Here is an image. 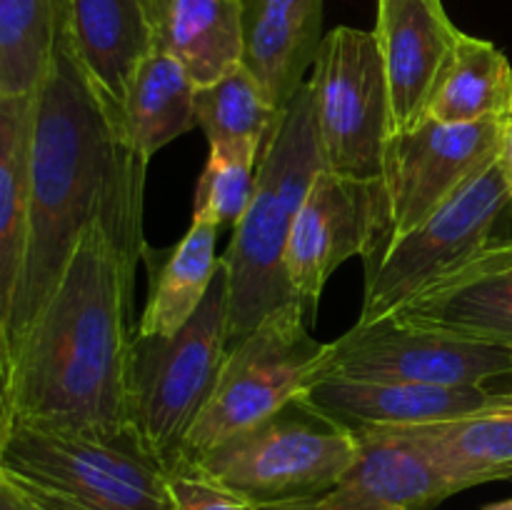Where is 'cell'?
<instances>
[{
  "instance_id": "23",
  "label": "cell",
  "mask_w": 512,
  "mask_h": 510,
  "mask_svg": "<svg viewBox=\"0 0 512 510\" xmlns=\"http://www.w3.org/2000/svg\"><path fill=\"white\" fill-rule=\"evenodd\" d=\"M195 93L198 85L173 55L153 50L140 63L125 98L123 123L145 163L198 125Z\"/></svg>"
},
{
  "instance_id": "28",
  "label": "cell",
  "mask_w": 512,
  "mask_h": 510,
  "mask_svg": "<svg viewBox=\"0 0 512 510\" xmlns=\"http://www.w3.org/2000/svg\"><path fill=\"white\" fill-rule=\"evenodd\" d=\"M168 490L173 510H260L190 463L170 465Z\"/></svg>"
},
{
  "instance_id": "31",
  "label": "cell",
  "mask_w": 512,
  "mask_h": 510,
  "mask_svg": "<svg viewBox=\"0 0 512 510\" xmlns=\"http://www.w3.org/2000/svg\"><path fill=\"white\" fill-rule=\"evenodd\" d=\"M0 510H23L18 500H15V495L3 483H0Z\"/></svg>"
},
{
  "instance_id": "16",
  "label": "cell",
  "mask_w": 512,
  "mask_h": 510,
  "mask_svg": "<svg viewBox=\"0 0 512 510\" xmlns=\"http://www.w3.org/2000/svg\"><path fill=\"white\" fill-rule=\"evenodd\" d=\"M390 318L512 348V238H500Z\"/></svg>"
},
{
  "instance_id": "17",
  "label": "cell",
  "mask_w": 512,
  "mask_h": 510,
  "mask_svg": "<svg viewBox=\"0 0 512 510\" xmlns=\"http://www.w3.org/2000/svg\"><path fill=\"white\" fill-rule=\"evenodd\" d=\"M63 33L105 108L123 123L135 70L155 50L145 0H63Z\"/></svg>"
},
{
  "instance_id": "12",
  "label": "cell",
  "mask_w": 512,
  "mask_h": 510,
  "mask_svg": "<svg viewBox=\"0 0 512 510\" xmlns=\"http://www.w3.org/2000/svg\"><path fill=\"white\" fill-rule=\"evenodd\" d=\"M380 235L378 183L320 170L293 220L285 275L293 300L313 325L330 275L355 255H368Z\"/></svg>"
},
{
  "instance_id": "5",
  "label": "cell",
  "mask_w": 512,
  "mask_h": 510,
  "mask_svg": "<svg viewBox=\"0 0 512 510\" xmlns=\"http://www.w3.org/2000/svg\"><path fill=\"white\" fill-rule=\"evenodd\" d=\"M358 448L353 430L298 395L190 465L260 510H280L328 493Z\"/></svg>"
},
{
  "instance_id": "8",
  "label": "cell",
  "mask_w": 512,
  "mask_h": 510,
  "mask_svg": "<svg viewBox=\"0 0 512 510\" xmlns=\"http://www.w3.org/2000/svg\"><path fill=\"white\" fill-rule=\"evenodd\" d=\"M512 210V190L495 160L463 193L418 230L365 258V295L358 325L378 323L435 288L498 243Z\"/></svg>"
},
{
  "instance_id": "11",
  "label": "cell",
  "mask_w": 512,
  "mask_h": 510,
  "mask_svg": "<svg viewBox=\"0 0 512 510\" xmlns=\"http://www.w3.org/2000/svg\"><path fill=\"white\" fill-rule=\"evenodd\" d=\"M328 373L428 385H485L512 375V348L383 318L370 325L355 323L328 343L318 375Z\"/></svg>"
},
{
  "instance_id": "26",
  "label": "cell",
  "mask_w": 512,
  "mask_h": 510,
  "mask_svg": "<svg viewBox=\"0 0 512 510\" xmlns=\"http://www.w3.org/2000/svg\"><path fill=\"white\" fill-rule=\"evenodd\" d=\"M63 35V0H0V98L33 95Z\"/></svg>"
},
{
  "instance_id": "20",
  "label": "cell",
  "mask_w": 512,
  "mask_h": 510,
  "mask_svg": "<svg viewBox=\"0 0 512 510\" xmlns=\"http://www.w3.org/2000/svg\"><path fill=\"white\" fill-rule=\"evenodd\" d=\"M405 433L428 453L453 495L503 480L505 470L512 468V390H495L485 408L463 418Z\"/></svg>"
},
{
  "instance_id": "30",
  "label": "cell",
  "mask_w": 512,
  "mask_h": 510,
  "mask_svg": "<svg viewBox=\"0 0 512 510\" xmlns=\"http://www.w3.org/2000/svg\"><path fill=\"white\" fill-rule=\"evenodd\" d=\"M10 428H13V418H10V405L8 395H5L3 383H0V448H3L5 438H8Z\"/></svg>"
},
{
  "instance_id": "33",
  "label": "cell",
  "mask_w": 512,
  "mask_h": 510,
  "mask_svg": "<svg viewBox=\"0 0 512 510\" xmlns=\"http://www.w3.org/2000/svg\"><path fill=\"white\" fill-rule=\"evenodd\" d=\"M503 480H512V468H508V470H505V475H503Z\"/></svg>"
},
{
  "instance_id": "13",
  "label": "cell",
  "mask_w": 512,
  "mask_h": 510,
  "mask_svg": "<svg viewBox=\"0 0 512 510\" xmlns=\"http://www.w3.org/2000/svg\"><path fill=\"white\" fill-rule=\"evenodd\" d=\"M300 395L353 433H365L448 423L485 408L495 390L488 385H428L328 373L310 380Z\"/></svg>"
},
{
  "instance_id": "29",
  "label": "cell",
  "mask_w": 512,
  "mask_h": 510,
  "mask_svg": "<svg viewBox=\"0 0 512 510\" xmlns=\"http://www.w3.org/2000/svg\"><path fill=\"white\" fill-rule=\"evenodd\" d=\"M498 163L503 168L505 180H508L510 190H512V113L505 118V128H503V145H500V155Z\"/></svg>"
},
{
  "instance_id": "15",
  "label": "cell",
  "mask_w": 512,
  "mask_h": 510,
  "mask_svg": "<svg viewBox=\"0 0 512 510\" xmlns=\"http://www.w3.org/2000/svg\"><path fill=\"white\" fill-rule=\"evenodd\" d=\"M358 458L320 498L280 510H433L453 495L423 448L405 430H365Z\"/></svg>"
},
{
  "instance_id": "10",
  "label": "cell",
  "mask_w": 512,
  "mask_h": 510,
  "mask_svg": "<svg viewBox=\"0 0 512 510\" xmlns=\"http://www.w3.org/2000/svg\"><path fill=\"white\" fill-rule=\"evenodd\" d=\"M503 128L505 118L480 123L423 118L413 128L390 135L378 180L380 235L365 258L418 230L480 178L498 160Z\"/></svg>"
},
{
  "instance_id": "14",
  "label": "cell",
  "mask_w": 512,
  "mask_h": 510,
  "mask_svg": "<svg viewBox=\"0 0 512 510\" xmlns=\"http://www.w3.org/2000/svg\"><path fill=\"white\" fill-rule=\"evenodd\" d=\"M373 33L385 60L393 133H400L428 118L460 30L443 0H378Z\"/></svg>"
},
{
  "instance_id": "9",
  "label": "cell",
  "mask_w": 512,
  "mask_h": 510,
  "mask_svg": "<svg viewBox=\"0 0 512 510\" xmlns=\"http://www.w3.org/2000/svg\"><path fill=\"white\" fill-rule=\"evenodd\" d=\"M308 85L323 168L350 180L378 183L393 115L383 50L373 30L350 25L330 30L320 43Z\"/></svg>"
},
{
  "instance_id": "32",
  "label": "cell",
  "mask_w": 512,
  "mask_h": 510,
  "mask_svg": "<svg viewBox=\"0 0 512 510\" xmlns=\"http://www.w3.org/2000/svg\"><path fill=\"white\" fill-rule=\"evenodd\" d=\"M485 510H512V500H503V503H495V505H488Z\"/></svg>"
},
{
  "instance_id": "25",
  "label": "cell",
  "mask_w": 512,
  "mask_h": 510,
  "mask_svg": "<svg viewBox=\"0 0 512 510\" xmlns=\"http://www.w3.org/2000/svg\"><path fill=\"white\" fill-rule=\"evenodd\" d=\"M283 110L275 108L243 63L195 93V118L208 145L248 150L260 158Z\"/></svg>"
},
{
  "instance_id": "1",
  "label": "cell",
  "mask_w": 512,
  "mask_h": 510,
  "mask_svg": "<svg viewBox=\"0 0 512 510\" xmlns=\"http://www.w3.org/2000/svg\"><path fill=\"white\" fill-rule=\"evenodd\" d=\"M145 168L125 125L105 108L63 33L30 110L25 253L10 318V373L30 325L93 225L103 228L130 268H138L148 248Z\"/></svg>"
},
{
  "instance_id": "21",
  "label": "cell",
  "mask_w": 512,
  "mask_h": 510,
  "mask_svg": "<svg viewBox=\"0 0 512 510\" xmlns=\"http://www.w3.org/2000/svg\"><path fill=\"white\" fill-rule=\"evenodd\" d=\"M33 95L0 98V383L10 385V318L25 253V165Z\"/></svg>"
},
{
  "instance_id": "6",
  "label": "cell",
  "mask_w": 512,
  "mask_h": 510,
  "mask_svg": "<svg viewBox=\"0 0 512 510\" xmlns=\"http://www.w3.org/2000/svg\"><path fill=\"white\" fill-rule=\"evenodd\" d=\"M228 273L218 275L193 318L170 338L138 335L130 353V425L165 465L180 458L190 428L228 358Z\"/></svg>"
},
{
  "instance_id": "22",
  "label": "cell",
  "mask_w": 512,
  "mask_h": 510,
  "mask_svg": "<svg viewBox=\"0 0 512 510\" xmlns=\"http://www.w3.org/2000/svg\"><path fill=\"white\" fill-rule=\"evenodd\" d=\"M218 230L210 220L193 218L188 233L168 255L145 248L143 260L148 263L150 290L135 333L170 338L193 318L220 268L215 253Z\"/></svg>"
},
{
  "instance_id": "4",
  "label": "cell",
  "mask_w": 512,
  "mask_h": 510,
  "mask_svg": "<svg viewBox=\"0 0 512 510\" xmlns=\"http://www.w3.org/2000/svg\"><path fill=\"white\" fill-rule=\"evenodd\" d=\"M0 483L23 510H173L168 468L135 430L95 438L13 425Z\"/></svg>"
},
{
  "instance_id": "24",
  "label": "cell",
  "mask_w": 512,
  "mask_h": 510,
  "mask_svg": "<svg viewBox=\"0 0 512 510\" xmlns=\"http://www.w3.org/2000/svg\"><path fill=\"white\" fill-rule=\"evenodd\" d=\"M512 113V65L490 40L460 30L428 105L440 123H480Z\"/></svg>"
},
{
  "instance_id": "7",
  "label": "cell",
  "mask_w": 512,
  "mask_h": 510,
  "mask_svg": "<svg viewBox=\"0 0 512 510\" xmlns=\"http://www.w3.org/2000/svg\"><path fill=\"white\" fill-rule=\"evenodd\" d=\"M328 343L310 335L298 303H285L228 350L213 395L190 428L175 463H195L298 398L323 368ZM173 463V465H175Z\"/></svg>"
},
{
  "instance_id": "19",
  "label": "cell",
  "mask_w": 512,
  "mask_h": 510,
  "mask_svg": "<svg viewBox=\"0 0 512 510\" xmlns=\"http://www.w3.org/2000/svg\"><path fill=\"white\" fill-rule=\"evenodd\" d=\"M153 48L173 55L198 88L243 63L240 0H145Z\"/></svg>"
},
{
  "instance_id": "3",
  "label": "cell",
  "mask_w": 512,
  "mask_h": 510,
  "mask_svg": "<svg viewBox=\"0 0 512 510\" xmlns=\"http://www.w3.org/2000/svg\"><path fill=\"white\" fill-rule=\"evenodd\" d=\"M323 168L313 93L305 80L280 113L255 170V190L243 220L235 225L225 255L230 315L228 350L253 333L273 310L293 303L285 250L293 220Z\"/></svg>"
},
{
  "instance_id": "27",
  "label": "cell",
  "mask_w": 512,
  "mask_h": 510,
  "mask_svg": "<svg viewBox=\"0 0 512 510\" xmlns=\"http://www.w3.org/2000/svg\"><path fill=\"white\" fill-rule=\"evenodd\" d=\"M258 160L248 150L213 145L195 188L193 218L210 220L218 228H235L253 200Z\"/></svg>"
},
{
  "instance_id": "18",
  "label": "cell",
  "mask_w": 512,
  "mask_h": 510,
  "mask_svg": "<svg viewBox=\"0 0 512 510\" xmlns=\"http://www.w3.org/2000/svg\"><path fill=\"white\" fill-rule=\"evenodd\" d=\"M243 65L283 110L323 43V0H240Z\"/></svg>"
},
{
  "instance_id": "2",
  "label": "cell",
  "mask_w": 512,
  "mask_h": 510,
  "mask_svg": "<svg viewBox=\"0 0 512 510\" xmlns=\"http://www.w3.org/2000/svg\"><path fill=\"white\" fill-rule=\"evenodd\" d=\"M133 280L135 270L93 225L15 353L8 385L13 425L95 438L133 430Z\"/></svg>"
}]
</instances>
